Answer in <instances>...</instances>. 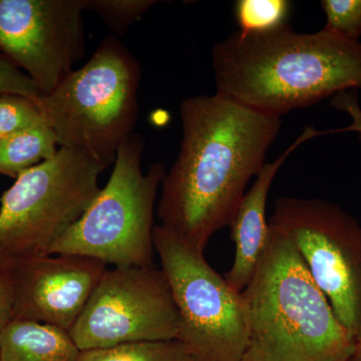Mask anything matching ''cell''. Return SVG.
Returning a JSON list of instances; mask_svg holds the SVG:
<instances>
[{"instance_id":"obj_2","label":"cell","mask_w":361,"mask_h":361,"mask_svg":"<svg viewBox=\"0 0 361 361\" xmlns=\"http://www.w3.org/2000/svg\"><path fill=\"white\" fill-rule=\"evenodd\" d=\"M217 94L281 118L345 90H361V44L324 30L288 25L265 33L233 32L214 45Z\"/></svg>"},{"instance_id":"obj_18","label":"cell","mask_w":361,"mask_h":361,"mask_svg":"<svg viewBox=\"0 0 361 361\" xmlns=\"http://www.w3.org/2000/svg\"><path fill=\"white\" fill-rule=\"evenodd\" d=\"M44 123L39 106L32 99L13 94L0 96V139Z\"/></svg>"},{"instance_id":"obj_15","label":"cell","mask_w":361,"mask_h":361,"mask_svg":"<svg viewBox=\"0 0 361 361\" xmlns=\"http://www.w3.org/2000/svg\"><path fill=\"white\" fill-rule=\"evenodd\" d=\"M77 361H194L179 341H142L80 351Z\"/></svg>"},{"instance_id":"obj_17","label":"cell","mask_w":361,"mask_h":361,"mask_svg":"<svg viewBox=\"0 0 361 361\" xmlns=\"http://www.w3.org/2000/svg\"><path fill=\"white\" fill-rule=\"evenodd\" d=\"M156 4L155 0H84L85 11L99 14L118 35L127 32Z\"/></svg>"},{"instance_id":"obj_7","label":"cell","mask_w":361,"mask_h":361,"mask_svg":"<svg viewBox=\"0 0 361 361\" xmlns=\"http://www.w3.org/2000/svg\"><path fill=\"white\" fill-rule=\"evenodd\" d=\"M153 239L179 314L177 341L194 361H243L248 324L242 292L165 226H155Z\"/></svg>"},{"instance_id":"obj_9","label":"cell","mask_w":361,"mask_h":361,"mask_svg":"<svg viewBox=\"0 0 361 361\" xmlns=\"http://www.w3.org/2000/svg\"><path fill=\"white\" fill-rule=\"evenodd\" d=\"M180 318L161 269L106 270L68 334L78 350L142 341H177Z\"/></svg>"},{"instance_id":"obj_1","label":"cell","mask_w":361,"mask_h":361,"mask_svg":"<svg viewBox=\"0 0 361 361\" xmlns=\"http://www.w3.org/2000/svg\"><path fill=\"white\" fill-rule=\"evenodd\" d=\"M180 115L182 142L161 180L158 215L161 225L204 252L213 235L231 223L282 121L217 92L184 99Z\"/></svg>"},{"instance_id":"obj_23","label":"cell","mask_w":361,"mask_h":361,"mask_svg":"<svg viewBox=\"0 0 361 361\" xmlns=\"http://www.w3.org/2000/svg\"><path fill=\"white\" fill-rule=\"evenodd\" d=\"M349 361H361V344L357 346L355 355L350 358Z\"/></svg>"},{"instance_id":"obj_14","label":"cell","mask_w":361,"mask_h":361,"mask_svg":"<svg viewBox=\"0 0 361 361\" xmlns=\"http://www.w3.org/2000/svg\"><path fill=\"white\" fill-rule=\"evenodd\" d=\"M59 146L47 123L0 139V175L16 180L25 171L51 158Z\"/></svg>"},{"instance_id":"obj_11","label":"cell","mask_w":361,"mask_h":361,"mask_svg":"<svg viewBox=\"0 0 361 361\" xmlns=\"http://www.w3.org/2000/svg\"><path fill=\"white\" fill-rule=\"evenodd\" d=\"M106 270L104 263L85 256L11 257L13 320L70 331Z\"/></svg>"},{"instance_id":"obj_22","label":"cell","mask_w":361,"mask_h":361,"mask_svg":"<svg viewBox=\"0 0 361 361\" xmlns=\"http://www.w3.org/2000/svg\"><path fill=\"white\" fill-rule=\"evenodd\" d=\"M330 106L336 110L344 111L350 116L351 120H353L350 126L343 128V129L336 130V132L356 133L361 142V108L356 90H351L338 92L332 97Z\"/></svg>"},{"instance_id":"obj_4","label":"cell","mask_w":361,"mask_h":361,"mask_svg":"<svg viewBox=\"0 0 361 361\" xmlns=\"http://www.w3.org/2000/svg\"><path fill=\"white\" fill-rule=\"evenodd\" d=\"M141 68L128 47L108 37L37 106L59 148L80 149L104 167L135 134Z\"/></svg>"},{"instance_id":"obj_20","label":"cell","mask_w":361,"mask_h":361,"mask_svg":"<svg viewBox=\"0 0 361 361\" xmlns=\"http://www.w3.org/2000/svg\"><path fill=\"white\" fill-rule=\"evenodd\" d=\"M13 94L39 103L42 94L30 77L0 52V96Z\"/></svg>"},{"instance_id":"obj_6","label":"cell","mask_w":361,"mask_h":361,"mask_svg":"<svg viewBox=\"0 0 361 361\" xmlns=\"http://www.w3.org/2000/svg\"><path fill=\"white\" fill-rule=\"evenodd\" d=\"M103 164L77 149L21 173L0 198V250L8 257L44 255L101 191Z\"/></svg>"},{"instance_id":"obj_8","label":"cell","mask_w":361,"mask_h":361,"mask_svg":"<svg viewBox=\"0 0 361 361\" xmlns=\"http://www.w3.org/2000/svg\"><path fill=\"white\" fill-rule=\"evenodd\" d=\"M271 227L301 256L320 290L357 346L361 344V227L341 207L322 199L279 198Z\"/></svg>"},{"instance_id":"obj_3","label":"cell","mask_w":361,"mask_h":361,"mask_svg":"<svg viewBox=\"0 0 361 361\" xmlns=\"http://www.w3.org/2000/svg\"><path fill=\"white\" fill-rule=\"evenodd\" d=\"M242 297L248 324L243 361H349L357 349L298 252L271 226Z\"/></svg>"},{"instance_id":"obj_16","label":"cell","mask_w":361,"mask_h":361,"mask_svg":"<svg viewBox=\"0 0 361 361\" xmlns=\"http://www.w3.org/2000/svg\"><path fill=\"white\" fill-rule=\"evenodd\" d=\"M291 11L287 0H238L234 16L239 32L265 33L286 25Z\"/></svg>"},{"instance_id":"obj_10","label":"cell","mask_w":361,"mask_h":361,"mask_svg":"<svg viewBox=\"0 0 361 361\" xmlns=\"http://www.w3.org/2000/svg\"><path fill=\"white\" fill-rule=\"evenodd\" d=\"M84 0H0V52L42 96L85 56Z\"/></svg>"},{"instance_id":"obj_5","label":"cell","mask_w":361,"mask_h":361,"mask_svg":"<svg viewBox=\"0 0 361 361\" xmlns=\"http://www.w3.org/2000/svg\"><path fill=\"white\" fill-rule=\"evenodd\" d=\"M144 145L137 134L123 142L106 186L47 254L85 256L116 267L153 266L154 208L166 171L157 161L142 172Z\"/></svg>"},{"instance_id":"obj_12","label":"cell","mask_w":361,"mask_h":361,"mask_svg":"<svg viewBox=\"0 0 361 361\" xmlns=\"http://www.w3.org/2000/svg\"><path fill=\"white\" fill-rule=\"evenodd\" d=\"M324 134L315 128H305L293 144L276 160L266 163L253 186L244 195L230 223L235 244V256L226 280L235 290L242 292L251 281L270 236L269 221L266 220V205L273 180L286 159L302 142Z\"/></svg>"},{"instance_id":"obj_21","label":"cell","mask_w":361,"mask_h":361,"mask_svg":"<svg viewBox=\"0 0 361 361\" xmlns=\"http://www.w3.org/2000/svg\"><path fill=\"white\" fill-rule=\"evenodd\" d=\"M13 322L11 257L0 250V331Z\"/></svg>"},{"instance_id":"obj_13","label":"cell","mask_w":361,"mask_h":361,"mask_svg":"<svg viewBox=\"0 0 361 361\" xmlns=\"http://www.w3.org/2000/svg\"><path fill=\"white\" fill-rule=\"evenodd\" d=\"M80 350L68 332L13 320L0 331V361H77Z\"/></svg>"},{"instance_id":"obj_19","label":"cell","mask_w":361,"mask_h":361,"mask_svg":"<svg viewBox=\"0 0 361 361\" xmlns=\"http://www.w3.org/2000/svg\"><path fill=\"white\" fill-rule=\"evenodd\" d=\"M326 16L323 30L351 42L361 37V0H322Z\"/></svg>"}]
</instances>
